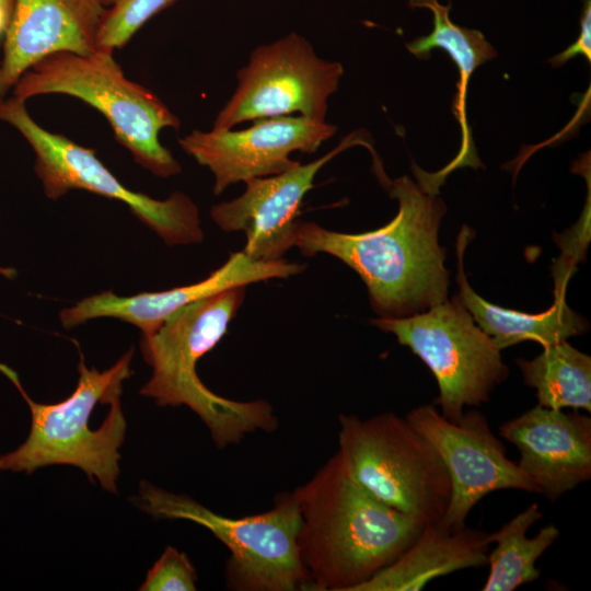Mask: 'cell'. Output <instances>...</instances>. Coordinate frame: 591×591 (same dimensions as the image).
Instances as JSON below:
<instances>
[{"label": "cell", "mask_w": 591, "mask_h": 591, "mask_svg": "<svg viewBox=\"0 0 591 591\" xmlns=\"http://www.w3.org/2000/svg\"><path fill=\"white\" fill-rule=\"evenodd\" d=\"M499 434L520 452L518 466L555 502L591 478V418L536 405L505 421Z\"/></svg>", "instance_id": "obj_15"}, {"label": "cell", "mask_w": 591, "mask_h": 591, "mask_svg": "<svg viewBox=\"0 0 591 591\" xmlns=\"http://www.w3.org/2000/svg\"><path fill=\"white\" fill-rule=\"evenodd\" d=\"M293 493L308 590L354 591L395 561L425 525L368 493L339 451Z\"/></svg>", "instance_id": "obj_2"}, {"label": "cell", "mask_w": 591, "mask_h": 591, "mask_svg": "<svg viewBox=\"0 0 591 591\" xmlns=\"http://www.w3.org/2000/svg\"><path fill=\"white\" fill-rule=\"evenodd\" d=\"M338 444L357 482L378 500L425 524L443 517L451 497L448 471L406 418L341 414Z\"/></svg>", "instance_id": "obj_7"}, {"label": "cell", "mask_w": 591, "mask_h": 591, "mask_svg": "<svg viewBox=\"0 0 591 591\" xmlns=\"http://www.w3.org/2000/svg\"><path fill=\"white\" fill-rule=\"evenodd\" d=\"M106 10L100 0H14L0 62V100L27 69L51 54L102 50L99 32Z\"/></svg>", "instance_id": "obj_16"}, {"label": "cell", "mask_w": 591, "mask_h": 591, "mask_svg": "<svg viewBox=\"0 0 591 591\" xmlns=\"http://www.w3.org/2000/svg\"><path fill=\"white\" fill-rule=\"evenodd\" d=\"M100 1L104 7H112L113 4H115L119 0H100Z\"/></svg>", "instance_id": "obj_26"}, {"label": "cell", "mask_w": 591, "mask_h": 591, "mask_svg": "<svg viewBox=\"0 0 591 591\" xmlns=\"http://www.w3.org/2000/svg\"><path fill=\"white\" fill-rule=\"evenodd\" d=\"M372 323L394 334L427 364L439 387L433 403L449 420H457L465 406L487 403L495 386L509 376L500 349L457 294L421 313Z\"/></svg>", "instance_id": "obj_8"}, {"label": "cell", "mask_w": 591, "mask_h": 591, "mask_svg": "<svg viewBox=\"0 0 591 591\" xmlns=\"http://www.w3.org/2000/svg\"><path fill=\"white\" fill-rule=\"evenodd\" d=\"M13 8L4 0H0V36L5 34L9 26Z\"/></svg>", "instance_id": "obj_25"}, {"label": "cell", "mask_w": 591, "mask_h": 591, "mask_svg": "<svg viewBox=\"0 0 591 591\" xmlns=\"http://www.w3.org/2000/svg\"><path fill=\"white\" fill-rule=\"evenodd\" d=\"M176 0H119L103 18L99 32V45L103 50L125 46L132 35L153 15Z\"/></svg>", "instance_id": "obj_22"}, {"label": "cell", "mask_w": 591, "mask_h": 591, "mask_svg": "<svg viewBox=\"0 0 591 591\" xmlns=\"http://www.w3.org/2000/svg\"><path fill=\"white\" fill-rule=\"evenodd\" d=\"M489 533L447 528L441 519L424 525L414 543L391 565L354 591H419L431 580L487 564Z\"/></svg>", "instance_id": "obj_17"}, {"label": "cell", "mask_w": 591, "mask_h": 591, "mask_svg": "<svg viewBox=\"0 0 591 591\" xmlns=\"http://www.w3.org/2000/svg\"><path fill=\"white\" fill-rule=\"evenodd\" d=\"M197 572L184 552L167 546L149 569L140 591H194Z\"/></svg>", "instance_id": "obj_23"}, {"label": "cell", "mask_w": 591, "mask_h": 591, "mask_svg": "<svg viewBox=\"0 0 591 591\" xmlns=\"http://www.w3.org/2000/svg\"><path fill=\"white\" fill-rule=\"evenodd\" d=\"M242 130H193L178 140L181 148L215 177L213 193L239 182L282 173L298 161L292 152L314 153L337 130L325 120L277 116L253 120Z\"/></svg>", "instance_id": "obj_12"}, {"label": "cell", "mask_w": 591, "mask_h": 591, "mask_svg": "<svg viewBox=\"0 0 591 591\" xmlns=\"http://www.w3.org/2000/svg\"><path fill=\"white\" fill-rule=\"evenodd\" d=\"M383 176L398 201V212L387 224L351 234L300 221L294 246L304 256L329 254L354 269L380 317H405L448 300L445 248L438 240L447 207L433 179Z\"/></svg>", "instance_id": "obj_1"}, {"label": "cell", "mask_w": 591, "mask_h": 591, "mask_svg": "<svg viewBox=\"0 0 591 591\" xmlns=\"http://www.w3.org/2000/svg\"><path fill=\"white\" fill-rule=\"evenodd\" d=\"M543 515L538 503L533 502L499 530L489 533V542L496 547L487 555L489 573L483 591H512L538 579L536 560L559 536L558 528L552 523L534 537L526 536L529 529Z\"/></svg>", "instance_id": "obj_20"}, {"label": "cell", "mask_w": 591, "mask_h": 591, "mask_svg": "<svg viewBox=\"0 0 591 591\" xmlns=\"http://www.w3.org/2000/svg\"><path fill=\"white\" fill-rule=\"evenodd\" d=\"M582 55L588 61L591 60V1L586 0L580 18V34L577 40L563 53L553 57L549 62L559 67L568 60Z\"/></svg>", "instance_id": "obj_24"}, {"label": "cell", "mask_w": 591, "mask_h": 591, "mask_svg": "<svg viewBox=\"0 0 591 591\" xmlns=\"http://www.w3.org/2000/svg\"><path fill=\"white\" fill-rule=\"evenodd\" d=\"M53 93L80 99L102 113L116 140L153 175L181 173V164L159 140L162 129L178 130L179 118L153 92L128 80L112 50L88 56L51 54L27 69L13 86V96L23 102Z\"/></svg>", "instance_id": "obj_5"}, {"label": "cell", "mask_w": 591, "mask_h": 591, "mask_svg": "<svg viewBox=\"0 0 591 591\" xmlns=\"http://www.w3.org/2000/svg\"><path fill=\"white\" fill-rule=\"evenodd\" d=\"M354 138L349 135L332 151L310 163L299 162L282 173L246 181L241 196L211 208V219L225 232L245 233L242 252L248 257L260 262L282 259L294 246L300 206L313 188L316 174L338 153L360 142Z\"/></svg>", "instance_id": "obj_13"}, {"label": "cell", "mask_w": 591, "mask_h": 591, "mask_svg": "<svg viewBox=\"0 0 591 591\" xmlns=\"http://www.w3.org/2000/svg\"><path fill=\"white\" fill-rule=\"evenodd\" d=\"M524 384L536 390L538 405L591 412V357L566 340L544 347L532 360L518 358Z\"/></svg>", "instance_id": "obj_21"}, {"label": "cell", "mask_w": 591, "mask_h": 591, "mask_svg": "<svg viewBox=\"0 0 591 591\" xmlns=\"http://www.w3.org/2000/svg\"><path fill=\"white\" fill-rule=\"evenodd\" d=\"M439 453L451 483V497L441 522L451 530L466 526L472 509L486 495L503 489L538 494L536 486L507 456L503 443L477 409L457 420L441 415L434 404L412 409L405 417Z\"/></svg>", "instance_id": "obj_11"}, {"label": "cell", "mask_w": 591, "mask_h": 591, "mask_svg": "<svg viewBox=\"0 0 591 591\" xmlns=\"http://www.w3.org/2000/svg\"><path fill=\"white\" fill-rule=\"evenodd\" d=\"M473 236L474 232L467 225L462 227L457 236V296L476 324L500 350L526 340L546 347L588 331V321L572 311L563 296H556L554 304L541 313L505 309L478 296L470 286L464 271V253Z\"/></svg>", "instance_id": "obj_18"}, {"label": "cell", "mask_w": 591, "mask_h": 591, "mask_svg": "<svg viewBox=\"0 0 591 591\" xmlns=\"http://www.w3.org/2000/svg\"><path fill=\"white\" fill-rule=\"evenodd\" d=\"M0 120L14 127L34 150L35 172L49 199H58L71 189L88 190L126 204L167 245L202 241L199 210L187 195L175 192L161 200L128 189L94 150L40 127L27 113L25 102L14 96L0 100Z\"/></svg>", "instance_id": "obj_9"}, {"label": "cell", "mask_w": 591, "mask_h": 591, "mask_svg": "<svg viewBox=\"0 0 591 591\" xmlns=\"http://www.w3.org/2000/svg\"><path fill=\"white\" fill-rule=\"evenodd\" d=\"M412 8H426L432 12L433 30L406 44L407 49L419 59H427L434 48L444 49L456 63L460 71L455 114L463 129V144L452 166L474 163L477 160L465 119V95L470 76L475 69L497 56L495 48L477 30L454 24L449 16L451 4L442 5L438 0H409Z\"/></svg>", "instance_id": "obj_19"}, {"label": "cell", "mask_w": 591, "mask_h": 591, "mask_svg": "<svg viewBox=\"0 0 591 591\" xmlns=\"http://www.w3.org/2000/svg\"><path fill=\"white\" fill-rule=\"evenodd\" d=\"M132 356L130 348L111 368L99 371L88 368L81 354L76 390L55 404L34 402L18 373L0 363V372L24 397L32 416L26 440L0 456V471L32 474L44 466L71 465L82 470L91 483L97 480L104 490L116 494L119 448L127 429L120 395L123 382L131 374Z\"/></svg>", "instance_id": "obj_3"}, {"label": "cell", "mask_w": 591, "mask_h": 591, "mask_svg": "<svg viewBox=\"0 0 591 591\" xmlns=\"http://www.w3.org/2000/svg\"><path fill=\"white\" fill-rule=\"evenodd\" d=\"M245 288L234 287L182 308L140 341L142 357L152 368L140 394L160 406L190 408L220 449L248 433L270 432L278 427L268 402L225 398L209 390L197 373L198 361L227 334L243 303Z\"/></svg>", "instance_id": "obj_4"}, {"label": "cell", "mask_w": 591, "mask_h": 591, "mask_svg": "<svg viewBox=\"0 0 591 591\" xmlns=\"http://www.w3.org/2000/svg\"><path fill=\"white\" fill-rule=\"evenodd\" d=\"M303 269V265L285 259L255 260L241 251L230 254L221 267L192 285L128 297L117 296L113 291L89 296L61 310L60 322L65 328H72L90 320L113 317L137 326L142 336H149L186 305L234 287L274 278L285 279Z\"/></svg>", "instance_id": "obj_14"}, {"label": "cell", "mask_w": 591, "mask_h": 591, "mask_svg": "<svg viewBox=\"0 0 591 591\" xmlns=\"http://www.w3.org/2000/svg\"><path fill=\"white\" fill-rule=\"evenodd\" d=\"M343 74L341 63L320 58L294 32L258 46L237 71V85L212 129H232L244 121L292 113L323 121L328 97L338 90Z\"/></svg>", "instance_id": "obj_10"}, {"label": "cell", "mask_w": 591, "mask_h": 591, "mask_svg": "<svg viewBox=\"0 0 591 591\" xmlns=\"http://www.w3.org/2000/svg\"><path fill=\"white\" fill-rule=\"evenodd\" d=\"M137 505L157 519L188 520L209 530L230 552L225 564L229 589L308 590L309 578L298 547L300 508L293 491L279 494L270 510L231 518L187 495L173 494L143 480Z\"/></svg>", "instance_id": "obj_6"}, {"label": "cell", "mask_w": 591, "mask_h": 591, "mask_svg": "<svg viewBox=\"0 0 591 591\" xmlns=\"http://www.w3.org/2000/svg\"><path fill=\"white\" fill-rule=\"evenodd\" d=\"M12 8L14 7V0H4Z\"/></svg>", "instance_id": "obj_27"}]
</instances>
